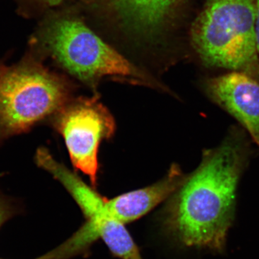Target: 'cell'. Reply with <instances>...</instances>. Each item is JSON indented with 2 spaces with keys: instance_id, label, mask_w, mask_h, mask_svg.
<instances>
[{
  "instance_id": "obj_9",
  "label": "cell",
  "mask_w": 259,
  "mask_h": 259,
  "mask_svg": "<svg viewBox=\"0 0 259 259\" xmlns=\"http://www.w3.org/2000/svg\"><path fill=\"white\" fill-rule=\"evenodd\" d=\"M16 12L24 18H35L49 8L61 4L64 0H13Z\"/></svg>"
},
{
  "instance_id": "obj_12",
  "label": "cell",
  "mask_w": 259,
  "mask_h": 259,
  "mask_svg": "<svg viewBox=\"0 0 259 259\" xmlns=\"http://www.w3.org/2000/svg\"><path fill=\"white\" fill-rule=\"evenodd\" d=\"M7 66H6V64H5L4 60L0 59V80H1L2 76H3L5 70H6Z\"/></svg>"
},
{
  "instance_id": "obj_8",
  "label": "cell",
  "mask_w": 259,
  "mask_h": 259,
  "mask_svg": "<svg viewBox=\"0 0 259 259\" xmlns=\"http://www.w3.org/2000/svg\"><path fill=\"white\" fill-rule=\"evenodd\" d=\"M123 26L139 35L159 31L179 6L181 0H101Z\"/></svg>"
},
{
  "instance_id": "obj_10",
  "label": "cell",
  "mask_w": 259,
  "mask_h": 259,
  "mask_svg": "<svg viewBox=\"0 0 259 259\" xmlns=\"http://www.w3.org/2000/svg\"><path fill=\"white\" fill-rule=\"evenodd\" d=\"M23 209L21 202L6 195L0 190V228L9 220L22 214Z\"/></svg>"
},
{
  "instance_id": "obj_5",
  "label": "cell",
  "mask_w": 259,
  "mask_h": 259,
  "mask_svg": "<svg viewBox=\"0 0 259 259\" xmlns=\"http://www.w3.org/2000/svg\"><path fill=\"white\" fill-rule=\"evenodd\" d=\"M53 125L64 139L72 164L96 185L99 146L115 131L112 116L96 100L79 99L56 113Z\"/></svg>"
},
{
  "instance_id": "obj_1",
  "label": "cell",
  "mask_w": 259,
  "mask_h": 259,
  "mask_svg": "<svg viewBox=\"0 0 259 259\" xmlns=\"http://www.w3.org/2000/svg\"><path fill=\"white\" fill-rule=\"evenodd\" d=\"M243 164V148L236 139L207 151L165 209L163 225L168 233L186 246L223 249Z\"/></svg>"
},
{
  "instance_id": "obj_4",
  "label": "cell",
  "mask_w": 259,
  "mask_h": 259,
  "mask_svg": "<svg viewBox=\"0 0 259 259\" xmlns=\"http://www.w3.org/2000/svg\"><path fill=\"white\" fill-rule=\"evenodd\" d=\"M190 37L207 66L253 72L259 61L255 0H207L192 23Z\"/></svg>"
},
{
  "instance_id": "obj_2",
  "label": "cell",
  "mask_w": 259,
  "mask_h": 259,
  "mask_svg": "<svg viewBox=\"0 0 259 259\" xmlns=\"http://www.w3.org/2000/svg\"><path fill=\"white\" fill-rule=\"evenodd\" d=\"M28 49L42 61L49 58L90 86L107 76L151 83L147 75L74 17L51 15L44 19L29 39Z\"/></svg>"
},
{
  "instance_id": "obj_13",
  "label": "cell",
  "mask_w": 259,
  "mask_h": 259,
  "mask_svg": "<svg viewBox=\"0 0 259 259\" xmlns=\"http://www.w3.org/2000/svg\"><path fill=\"white\" fill-rule=\"evenodd\" d=\"M0 259H4V258H0ZM35 259H36V258H35Z\"/></svg>"
},
{
  "instance_id": "obj_11",
  "label": "cell",
  "mask_w": 259,
  "mask_h": 259,
  "mask_svg": "<svg viewBox=\"0 0 259 259\" xmlns=\"http://www.w3.org/2000/svg\"><path fill=\"white\" fill-rule=\"evenodd\" d=\"M255 32L259 58V0H255Z\"/></svg>"
},
{
  "instance_id": "obj_7",
  "label": "cell",
  "mask_w": 259,
  "mask_h": 259,
  "mask_svg": "<svg viewBox=\"0 0 259 259\" xmlns=\"http://www.w3.org/2000/svg\"><path fill=\"white\" fill-rule=\"evenodd\" d=\"M185 178L180 168L173 166L168 175L156 184L112 199L105 198L104 211L109 218L122 224L133 222L173 195Z\"/></svg>"
},
{
  "instance_id": "obj_6",
  "label": "cell",
  "mask_w": 259,
  "mask_h": 259,
  "mask_svg": "<svg viewBox=\"0 0 259 259\" xmlns=\"http://www.w3.org/2000/svg\"><path fill=\"white\" fill-rule=\"evenodd\" d=\"M209 96L234 116L259 146V83L249 74L234 71L209 79Z\"/></svg>"
},
{
  "instance_id": "obj_3",
  "label": "cell",
  "mask_w": 259,
  "mask_h": 259,
  "mask_svg": "<svg viewBox=\"0 0 259 259\" xmlns=\"http://www.w3.org/2000/svg\"><path fill=\"white\" fill-rule=\"evenodd\" d=\"M27 50L16 64L7 66L0 80V147L54 117L69 102L71 86Z\"/></svg>"
}]
</instances>
